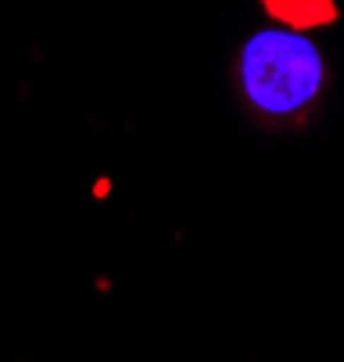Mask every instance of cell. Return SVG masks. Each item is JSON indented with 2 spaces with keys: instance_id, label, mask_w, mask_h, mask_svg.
<instances>
[{
  "instance_id": "obj_1",
  "label": "cell",
  "mask_w": 344,
  "mask_h": 362,
  "mask_svg": "<svg viewBox=\"0 0 344 362\" xmlns=\"http://www.w3.org/2000/svg\"><path fill=\"white\" fill-rule=\"evenodd\" d=\"M326 90V58L305 29L266 25L237 54V93L266 126L302 122Z\"/></svg>"
}]
</instances>
